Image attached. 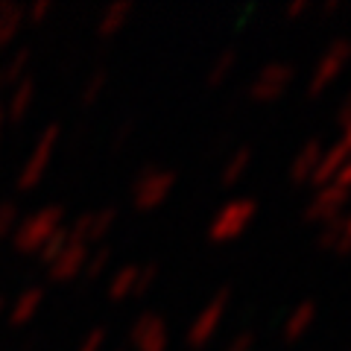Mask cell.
Segmentation results:
<instances>
[{"mask_svg": "<svg viewBox=\"0 0 351 351\" xmlns=\"http://www.w3.org/2000/svg\"><path fill=\"white\" fill-rule=\"evenodd\" d=\"M258 214V202L255 199H234L228 202L223 211L214 217L211 228H208V237L211 243H228V240L240 237L249 228V223Z\"/></svg>", "mask_w": 351, "mask_h": 351, "instance_id": "6da1fadb", "label": "cell"}, {"mask_svg": "<svg viewBox=\"0 0 351 351\" xmlns=\"http://www.w3.org/2000/svg\"><path fill=\"white\" fill-rule=\"evenodd\" d=\"M228 299H232V290L223 287L211 302L202 307V313L193 319V325L188 328V337H184V343H188L193 351H202L214 339L217 328H219V322H223V316L228 311Z\"/></svg>", "mask_w": 351, "mask_h": 351, "instance_id": "7a4b0ae2", "label": "cell"}, {"mask_svg": "<svg viewBox=\"0 0 351 351\" xmlns=\"http://www.w3.org/2000/svg\"><path fill=\"white\" fill-rule=\"evenodd\" d=\"M348 62H351V41H348V38L334 41L331 47L322 53L319 64H316V71H313V76H311V85H307V94H311V97H319L325 88L346 71Z\"/></svg>", "mask_w": 351, "mask_h": 351, "instance_id": "3957f363", "label": "cell"}, {"mask_svg": "<svg viewBox=\"0 0 351 351\" xmlns=\"http://www.w3.org/2000/svg\"><path fill=\"white\" fill-rule=\"evenodd\" d=\"M293 76H295L293 64L272 62V64H267V68H263V71L255 76V80H252V85H249V97H252L255 103H276L278 97L290 88Z\"/></svg>", "mask_w": 351, "mask_h": 351, "instance_id": "277c9868", "label": "cell"}, {"mask_svg": "<svg viewBox=\"0 0 351 351\" xmlns=\"http://www.w3.org/2000/svg\"><path fill=\"white\" fill-rule=\"evenodd\" d=\"M348 199H351V191H343V188H337V184L319 188L304 208V223H328V219L343 217Z\"/></svg>", "mask_w": 351, "mask_h": 351, "instance_id": "5b68a950", "label": "cell"}, {"mask_svg": "<svg viewBox=\"0 0 351 351\" xmlns=\"http://www.w3.org/2000/svg\"><path fill=\"white\" fill-rule=\"evenodd\" d=\"M173 188H176V176L170 170H147L138 182L135 202H138V208H144V211H152V208H158L167 199Z\"/></svg>", "mask_w": 351, "mask_h": 351, "instance_id": "8992f818", "label": "cell"}, {"mask_svg": "<svg viewBox=\"0 0 351 351\" xmlns=\"http://www.w3.org/2000/svg\"><path fill=\"white\" fill-rule=\"evenodd\" d=\"M135 343L141 351H167V322L158 313H147L135 325Z\"/></svg>", "mask_w": 351, "mask_h": 351, "instance_id": "52a82bcc", "label": "cell"}, {"mask_svg": "<svg viewBox=\"0 0 351 351\" xmlns=\"http://www.w3.org/2000/svg\"><path fill=\"white\" fill-rule=\"evenodd\" d=\"M348 156H351V149L337 141L331 149L322 152V158H319V164H316V170H313V176H311V182H307V184H313V188H328V184L334 182V176L339 173V167L346 164Z\"/></svg>", "mask_w": 351, "mask_h": 351, "instance_id": "ba28073f", "label": "cell"}, {"mask_svg": "<svg viewBox=\"0 0 351 351\" xmlns=\"http://www.w3.org/2000/svg\"><path fill=\"white\" fill-rule=\"evenodd\" d=\"M322 141H307V144L299 149V156L293 158V164H290V182L293 184H307L311 182V176H313V170H316V164H319V158H322Z\"/></svg>", "mask_w": 351, "mask_h": 351, "instance_id": "9c48e42d", "label": "cell"}, {"mask_svg": "<svg viewBox=\"0 0 351 351\" xmlns=\"http://www.w3.org/2000/svg\"><path fill=\"white\" fill-rule=\"evenodd\" d=\"M316 322V304L313 302H302L299 307L293 311V316L284 325V339L287 343H295V339H302L307 331H311V325Z\"/></svg>", "mask_w": 351, "mask_h": 351, "instance_id": "30bf717a", "label": "cell"}, {"mask_svg": "<svg viewBox=\"0 0 351 351\" xmlns=\"http://www.w3.org/2000/svg\"><path fill=\"white\" fill-rule=\"evenodd\" d=\"M249 164H252V149L249 147H240L234 156L226 161L223 176H219V184H223V188H234V184L243 179V173L249 170Z\"/></svg>", "mask_w": 351, "mask_h": 351, "instance_id": "8fae6325", "label": "cell"}, {"mask_svg": "<svg viewBox=\"0 0 351 351\" xmlns=\"http://www.w3.org/2000/svg\"><path fill=\"white\" fill-rule=\"evenodd\" d=\"M234 64H237V50H223L217 56V62L211 64V71H208V88H217V85H223L228 76H232V71H234Z\"/></svg>", "mask_w": 351, "mask_h": 351, "instance_id": "7c38bea8", "label": "cell"}, {"mask_svg": "<svg viewBox=\"0 0 351 351\" xmlns=\"http://www.w3.org/2000/svg\"><path fill=\"white\" fill-rule=\"evenodd\" d=\"M339 237H343V217L337 219H328V223H322V232H319V249H328L334 252Z\"/></svg>", "mask_w": 351, "mask_h": 351, "instance_id": "4fadbf2b", "label": "cell"}, {"mask_svg": "<svg viewBox=\"0 0 351 351\" xmlns=\"http://www.w3.org/2000/svg\"><path fill=\"white\" fill-rule=\"evenodd\" d=\"M138 276H141V272L135 269V267H129V269H123V272H120V276H117V284H114V293L117 295H126L132 287H135V281H138Z\"/></svg>", "mask_w": 351, "mask_h": 351, "instance_id": "5bb4252c", "label": "cell"}, {"mask_svg": "<svg viewBox=\"0 0 351 351\" xmlns=\"http://www.w3.org/2000/svg\"><path fill=\"white\" fill-rule=\"evenodd\" d=\"M252 348H255V334L252 331H240L232 343L226 346V351H252Z\"/></svg>", "mask_w": 351, "mask_h": 351, "instance_id": "9a60e30c", "label": "cell"}, {"mask_svg": "<svg viewBox=\"0 0 351 351\" xmlns=\"http://www.w3.org/2000/svg\"><path fill=\"white\" fill-rule=\"evenodd\" d=\"M337 255H351V214L343 217V237H339V243H337Z\"/></svg>", "mask_w": 351, "mask_h": 351, "instance_id": "2e32d148", "label": "cell"}, {"mask_svg": "<svg viewBox=\"0 0 351 351\" xmlns=\"http://www.w3.org/2000/svg\"><path fill=\"white\" fill-rule=\"evenodd\" d=\"M331 184H337V188H343V191H351V156L346 158L343 167H339V173L334 176Z\"/></svg>", "mask_w": 351, "mask_h": 351, "instance_id": "e0dca14e", "label": "cell"}, {"mask_svg": "<svg viewBox=\"0 0 351 351\" xmlns=\"http://www.w3.org/2000/svg\"><path fill=\"white\" fill-rule=\"evenodd\" d=\"M156 272H158L156 267H147V269H144V276H138V281H135V290H138V293H144V290L149 287V284L156 281Z\"/></svg>", "mask_w": 351, "mask_h": 351, "instance_id": "ac0fdd59", "label": "cell"}, {"mask_svg": "<svg viewBox=\"0 0 351 351\" xmlns=\"http://www.w3.org/2000/svg\"><path fill=\"white\" fill-rule=\"evenodd\" d=\"M337 123L343 126V129L351 123V94H348V100L343 103V108H339V114H337Z\"/></svg>", "mask_w": 351, "mask_h": 351, "instance_id": "d6986e66", "label": "cell"}, {"mask_svg": "<svg viewBox=\"0 0 351 351\" xmlns=\"http://www.w3.org/2000/svg\"><path fill=\"white\" fill-rule=\"evenodd\" d=\"M307 9H311V3H307V0H295V3H290V6H287V18L302 15V12H307Z\"/></svg>", "mask_w": 351, "mask_h": 351, "instance_id": "ffe728a7", "label": "cell"}, {"mask_svg": "<svg viewBox=\"0 0 351 351\" xmlns=\"http://www.w3.org/2000/svg\"><path fill=\"white\" fill-rule=\"evenodd\" d=\"M129 12V6H120V9H114V15L108 18V29H114V27H120V21H123V15Z\"/></svg>", "mask_w": 351, "mask_h": 351, "instance_id": "44dd1931", "label": "cell"}, {"mask_svg": "<svg viewBox=\"0 0 351 351\" xmlns=\"http://www.w3.org/2000/svg\"><path fill=\"white\" fill-rule=\"evenodd\" d=\"M339 144H343V147H348L351 149V123L343 129V138H339Z\"/></svg>", "mask_w": 351, "mask_h": 351, "instance_id": "7402d4cb", "label": "cell"}, {"mask_svg": "<svg viewBox=\"0 0 351 351\" xmlns=\"http://www.w3.org/2000/svg\"><path fill=\"white\" fill-rule=\"evenodd\" d=\"M337 9H339V3H325V6H322V12H325V15H331V12H337Z\"/></svg>", "mask_w": 351, "mask_h": 351, "instance_id": "603a6c76", "label": "cell"}]
</instances>
